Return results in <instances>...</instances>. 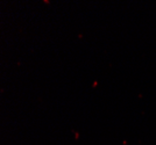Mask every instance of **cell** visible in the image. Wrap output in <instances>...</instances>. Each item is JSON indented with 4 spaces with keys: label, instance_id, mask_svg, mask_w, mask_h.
<instances>
[]
</instances>
